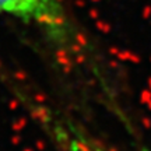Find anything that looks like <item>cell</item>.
I'll return each instance as SVG.
<instances>
[{
    "mask_svg": "<svg viewBox=\"0 0 151 151\" xmlns=\"http://www.w3.org/2000/svg\"><path fill=\"white\" fill-rule=\"evenodd\" d=\"M0 16L35 28L65 65L95 81L102 90L109 92L112 88L97 49L66 0H0Z\"/></svg>",
    "mask_w": 151,
    "mask_h": 151,
    "instance_id": "cell-1",
    "label": "cell"
},
{
    "mask_svg": "<svg viewBox=\"0 0 151 151\" xmlns=\"http://www.w3.org/2000/svg\"><path fill=\"white\" fill-rule=\"evenodd\" d=\"M21 95L34 119L58 151H151L146 147H115L92 134L63 108L32 94L21 92Z\"/></svg>",
    "mask_w": 151,
    "mask_h": 151,
    "instance_id": "cell-2",
    "label": "cell"
}]
</instances>
